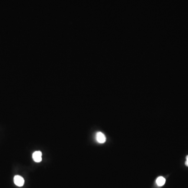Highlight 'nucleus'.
I'll return each instance as SVG.
<instances>
[{
	"instance_id": "nucleus-1",
	"label": "nucleus",
	"mask_w": 188,
	"mask_h": 188,
	"mask_svg": "<svg viewBox=\"0 0 188 188\" xmlns=\"http://www.w3.org/2000/svg\"><path fill=\"white\" fill-rule=\"evenodd\" d=\"M14 182L17 186H22L24 185L25 180L21 176L16 175L14 178Z\"/></svg>"
},
{
	"instance_id": "nucleus-2",
	"label": "nucleus",
	"mask_w": 188,
	"mask_h": 188,
	"mask_svg": "<svg viewBox=\"0 0 188 188\" xmlns=\"http://www.w3.org/2000/svg\"><path fill=\"white\" fill-rule=\"evenodd\" d=\"M96 140L98 143L103 144L106 141V137L105 134L101 132H98L96 134Z\"/></svg>"
},
{
	"instance_id": "nucleus-3",
	"label": "nucleus",
	"mask_w": 188,
	"mask_h": 188,
	"mask_svg": "<svg viewBox=\"0 0 188 188\" xmlns=\"http://www.w3.org/2000/svg\"><path fill=\"white\" fill-rule=\"evenodd\" d=\"M33 158L36 163L42 161V153L40 151H36L33 154Z\"/></svg>"
},
{
	"instance_id": "nucleus-4",
	"label": "nucleus",
	"mask_w": 188,
	"mask_h": 188,
	"mask_svg": "<svg viewBox=\"0 0 188 188\" xmlns=\"http://www.w3.org/2000/svg\"><path fill=\"white\" fill-rule=\"evenodd\" d=\"M165 182V178L163 177H162V176L158 177L157 179H156V183L158 186H164Z\"/></svg>"
},
{
	"instance_id": "nucleus-5",
	"label": "nucleus",
	"mask_w": 188,
	"mask_h": 188,
	"mask_svg": "<svg viewBox=\"0 0 188 188\" xmlns=\"http://www.w3.org/2000/svg\"><path fill=\"white\" fill-rule=\"evenodd\" d=\"M185 164H186V166H188V155L186 156V162L185 163Z\"/></svg>"
}]
</instances>
